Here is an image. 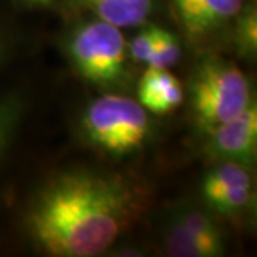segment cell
I'll return each mask as SVG.
<instances>
[{"label":"cell","instance_id":"cell-1","mask_svg":"<svg viewBox=\"0 0 257 257\" xmlns=\"http://www.w3.org/2000/svg\"><path fill=\"white\" fill-rule=\"evenodd\" d=\"M143 193L126 177L96 170L53 176L26 213L30 239L46 254H103L139 219Z\"/></svg>","mask_w":257,"mask_h":257},{"label":"cell","instance_id":"cell-13","mask_svg":"<svg viewBox=\"0 0 257 257\" xmlns=\"http://www.w3.org/2000/svg\"><path fill=\"white\" fill-rule=\"evenodd\" d=\"M23 113V101L18 96L0 99V157L9 146Z\"/></svg>","mask_w":257,"mask_h":257},{"label":"cell","instance_id":"cell-8","mask_svg":"<svg viewBox=\"0 0 257 257\" xmlns=\"http://www.w3.org/2000/svg\"><path fill=\"white\" fill-rule=\"evenodd\" d=\"M76 8L89 10L96 18L117 28L139 26L150 16L155 0H70Z\"/></svg>","mask_w":257,"mask_h":257},{"label":"cell","instance_id":"cell-11","mask_svg":"<svg viewBox=\"0 0 257 257\" xmlns=\"http://www.w3.org/2000/svg\"><path fill=\"white\" fill-rule=\"evenodd\" d=\"M175 220L182 224L184 229H187L190 233L200 237L203 241L210 244L211 247L216 248L220 256L224 253L223 234L216 221L207 214L199 210H184L176 216Z\"/></svg>","mask_w":257,"mask_h":257},{"label":"cell","instance_id":"cell-17","mask_svg":"<svg viewBox=\"0 0 257 257\" xmlns=\"http://www.w3.org/2000/svg\"><path fill=\"white\" fill-rule=\"evenodd\" d=\"M25 2H29V3H47L50 0H25Z\"/></svg>","mask_w":257,"mask_h":257},{"label":"cell","instance_id":"cell-9","mask_svg":"<svg viewBox=\"0 0 257 257\" xmlns=\"http://www.w3.org/2000/svg\"><path fill=\"white\" fill-rule=\"evenodd\" d=\"M202 194L209 207L224 216L240 214L254 204L253 183L234 184L224 189L203 192Z\"/></svg>","mask_w":257,"mask_h":257},{"label":"cell","instance_id":"cell-15","mask_svg":"<svg viewBox=\"0 0 257 257\" xmlns=\"http://www.w3.org/2000/svg\"><path fill=\"white\" fill-rule=\"evenodd\" d=\"M159 26L149 25L145 29H142L136 36L132 39L128 43V56L139 63H147L149 56L152 53V49L155 46Z\"/></svg>","mask_w":257,"mask_h":257},{"label":"cell","instance_id":"cell-12","mask_svg":"<svg viewBox=\"0 0 257 257\" xmlns=\"http://www.w3.org/2000/svg\"><path fill=\"white\" fill-rule=\"evenodd\" d=\"M182 56V47L179 39L169 30L159 28L155 46L149 56L147 66L156 69H170L175 66Z\"/></svg>","mask_w":257,"mask_h":257},{"label":"cell","instance_id":"cell-14","mask_svg":"<svg viewBox=\"0 0 257 257\" xmlns=\"http://www.w3.org/2000/svg\"><path fill=\"white\" fill-rule=\"evenodd\" d=\"M236 39L239 47L247 55H254L257 49V15L256 8L247 5L239 12Z\"/></svg>","mask_w":257,"mask_h":257},{"label":"cell","instance_id":"cell-5","mask_svg":"<svg viewBox=\"0 0 257 257\" xmlns=\"http://www.w3.org/2000/svg\"><path fill=\"white\" fill-rule=\"evenodd\" d=\"M206 150L220 162L251 167L257 157V109L253 101L241 114L209 130Z\"/></svg>","mask_w":257,"mask_h":257},{"label":"cell","instance_id":"cell-6","mask_svg":"<svg viewBox=\"0 0 257 257\" xmlns=\"http://www.w3.org/2000/svg\"><path fill=\"white\" fill-rule=\"evenodd\" d=\"M244 0H173L176 15L187 36L204 39L237 18Z\"/></svg>","mask_w":257,"mask_h":257},{"label":"cell","instance_id":"cell-3","mask_svg":"<svg viewBox=\"0 0 257 257\" xmlns=\"http://www.w3.org/2000/svg\"><path fill=\"white\" fill-rule=\"evenodd\" d=\"M82 130L93 146L104 153L127 156L146 145L152 121L139 101L119 94H104L86 107Z\"/></svg>","mask_w":257,"mask_h":257},{"label":"cell","instance_id":"cell-7","mask_svg":"<svg viewBox=\"0 0 257 257\" xmlns=\"http://www.w3.org/2000/svg\"><path fill=\"white\" fill-rule=\"evenodd\" d=\"M139 103L155 114H167L183 103V87L169 69L147 67L138 87Z\"/></svg>","mask_w":257,"mask_h":257},{"label":"cell","instance_id":"cell-4","mask_svg":"<svg viewBox=\"0 0 257 257\" xmlns=\"http://www.w3.org/2000/svg\"><path fill=\"white\" fill-rule=\"evenodd\" d=\"M67 52L83 79L99 87H117L126 79L127 45L117 26L100 19L73 29Z\"/></svg>","mask_w":257,"mask_h":257},{"label":"cell","instance_id":"cell-16","mask_svg":"<svg viewBox=\"0 0 257 257\" xmlns=\"http://www.w3.org/2000/svg\"><path fill=\"white\" fill-rule=\"evenodd\" d=\"M6 49H8V43H6L5 37L0 35V62L3 60V57L6 55Z\"/></svg>","mask_w":257,"mask_h":257},{"label":"cell","instance_id":"cell-10","mask_svg":"<svg viewBox=\"0 0 257 257\" xmlns=\"http://www.w3.org/2000/svg\"><path fill=\"white\" fill-rule=\"evenodd\" d=\"M165 250L173 257H217L216 248L173 220L165 234Z\"/></svg>","mask_w":257,"mask_h":257},{"label":"cell","instance_id":"cell-2","mask_svg":"<svg viewBox=\"0 0 257 257\" xmlns=\"http://www.w3.org/2000/svg\"><path fill=\"white\" fill-rule=\"evenodd\" d=\"M194 114L207 130L241 114L253 103L250 83L233 62L220 56H204L190 79Z\"/></svg>","mask_w":257,"mask_h":257}]
</instances>
